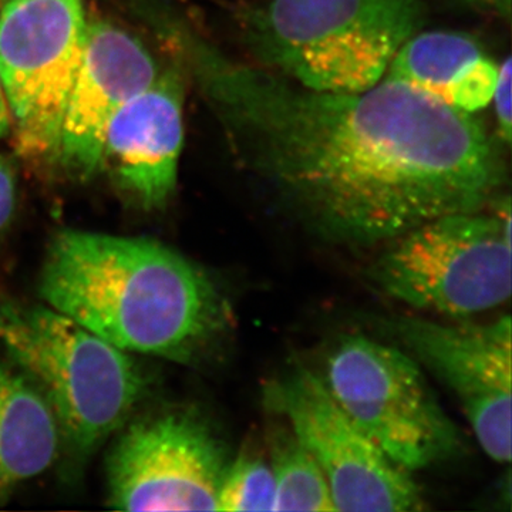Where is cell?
Returning a JSON list of instances; mask_svg holds the SVG:
<instances>
[{"label": "cell", "mask_w": 512, "mask_h": 512, "mask_svg": "<svg viewBox=\"0 0 512 512\" xmlns=\"http://www.w3.org/2000/svg\"><path fill=\"white\" fill-rule=\"evenodd\" d=\"M239 160L319 237L390 242L424 222L481 211L503 165L471 113L384 77L316 92L167 28Z\"/></svg>", "instance_id": "6da1fadb"}, {"label": "cell", "mask_w": 512, "mask_h": 512, "mask_svg": "<svg viewBox=\"0 0 512 512\" xmlns=\"http://www.w3.org/2000/svg\"><path fill=\"white\" fill-rule=\"evenodd\" d=\"M45 305L131 353L191 365L234 326L224 291L160 241L64 229L39 278Z\"/></svg>", "instance_id": "7a4b0ae2"}, {"label": "cell", "mask_w": 512, "mask_h": 512, "mask_svg": "<svg viewBox=\"0 0 512 512\" xmlns=\"http://www.w3.org/2000/svg\"><path fill=\"white\" fill-rule=\"evenodd\" d=\"M0 346L49 403L62 439L87 457L147 392L136 357L47 305H0Z\"/></svg>", "instance_id": "3957f363"}, {"label": "cell", "mask_w": 512, "mask_h": 512, "mask_svg": "<svg viewBox=\"0 0 512 512\" xmlns=\"http://www.w3.org/2000/svg\"><path fill=\"white\" fill-rule=\"evenodd\" d=\"M420 25L417 0H269L247 20L265 69L316 92L359 93L386 76Z\"/></svg>", "instance_id": "277c9868"}, {"label": "cell", "mask_w": 512, "mask_h": 512, "mask_svg": "<svg viewBox=\"0 0 512 512\" xmlns=\"http://www.w3.org/2000/svg\"><path fill=\"white\" fill-rule=\"evenodd\" d=\"M369 278L404 305L450 318L503 305L511 296L510 198L491 215L457 212L404 232Z\"/></svg>", "instance_id": "5b68a950"}, {"label": "cell", "mask_w": 512, "mask_h": 512, "mask_svg": "<svg viewBox=\"0 0 512 512\" xmlns=\"http://www.w3.org/2000/svg\"><path fill=\"white\" fill-rule=\"evenodd\" d=\"M319 375L356 426L404 470L436 466L460 451V431L406 350L346 335Z\"/></svg>", "instance_id": "8992f818"}, {"label": "cell", "mask_w": 512, "mask_h": 512, "mask_svg": "<svg viewBox=\"0 0 512 512\" xmlns=\"http://www.w3.org/2000/svg\"><path fill=\"white\" fill-rule=\"evenodd\" d=\"M83 0H0V76L12 111L16 154L56 170L60 126L82 60Z\"/></svg>", "instance_id": "52a82bcc"}, {"label": "cell", "mask_w": 512, "mask_h": 512, "mask_svg": "<svg viewBox=\"0 0 512 512\" xmlns=\"http://www.w3.org/2000/svg\"><path fill=\"white\" fill-rule=\"evenodd\" d=\"M106 463L117 511H217L227 448L200 413L168 409L124 424Z\"/></svg>", "instance_id": "ba28073f"}, {"label": "cell", "mask_w": 512, "mask_h": 512, "mask_svg": "<svg viewBox=\"0 0 512 512\" xmlns=\"http://www.w3.org/2000/svg\"><path fill=\"white\" fill-rule=\"evenodd\" d=\"M325 474L336 511H420L423 493L413 473L393 463L333 399L322 377L296 366L265 389Z\"/></svg>", "instance_id": "9c48e42d"}, {"label": "cell", "mask_w": 512, "mask_h": 512, "mask_svg": "<svg viewBox=\"0 0 512 512\" xmlns=\"http://www.w3.org/2000/svg\"><path fill=\"white\" fill-rule=\"evenodd\" d=\"M384 328L454 393L485 454L510 463V316L484 325L397 316L387 319Z\"/></svg>", "instance_id": "30bf717a"}, {"label": "cell", "mask_w": 512, "mask_h": 512, "mask_svg": "<svg viewBox=\"0 0 512 512\" xmlns=\"http://www.w3.org/2000/svg\"><path fill=\"white\" fill-rule=\"evenodd\" d=\"M161 70L140 37L111 20L89 19L82 60L63 111L57 171L80 183L97 177L110 121Z\"/></svg>", "instance_id": "8fae6325"}, {"label": "cell", "mask_w": 512, "mask_h": 512, "mask_svg": "<svg viewBox=\"0 0 512 512\" xmlns=\"http://www.w3.org/2000/svg\"><path fill=\"white\" fill-rule=\"evenodd\" d=\"M184 77L165 67L128 100L104 136L100 174L144 211L163 210L173 197L184 143Z\"/></svg>", "instance_id": "7c38bea8"}, {"label": "cell", "mask_w": 512, "mask_h": 512, "mask_svg": "<svg viewBox=\"0 0 512 512\" xmlns=\"http://www.w3.org/2000/svg\"><path fill=\"white\" fill-rule=\"evenodd\" d=\"M498 70L471 37L429 32L406 40L384 77L409 84L454 109L476 113L493 100Z\"/></svg>", "instance_id": "4fadbf2b"}, {"label": "cell", "mask_w": 512, "mask_h": 512, "mask_svg": "<svg viewBox=\"0 0 512 512\" xmlns=\"http://www.w3.org/2000/svg\"><path fill=\"white\" fill-rule=\"evenodd\" d=\"M60 440L59 423L40 390L0 362V504L55 464Z\"/></svg>", "instance_id": "5bb4252c"}, {"label": "cell", "mask_w": 512, "mask_h": 512, "mask_svg": "<svg viewBox=\"0 0 512 512\" xmlns=\"http://www.w3.org/2000/svg\"><path fill=\"white\" fill-rule=\"evenodd\" d=\"M269 446L276 487L274 511H336L325 474L291 427L272 431Z\"/></svg>", "instance_id": "9a60e30c"}, {"label": "cell", "mask_w": 512, "mask_h": 512, "mask_svg": "<svg viewBox=\"0 0 512 512\" xmlns=\"http://www.w3.org/2000/svg\"><path fill=\"white\" fill-rule=\"evenodd\" d=\"M275 476L264 457L245 451L229 461L217 511H274Z\"/></svg>", "instance_id": "2e32d148"}, {"label": "cell", "mask_w": 512, "mask_h": 512, "mask_svg": "<svg viewBox=\"0 0 512 512\" xmlns=\"http://www.w3.org/2000/svg\"><path fill=\"white\" fill-rule=\"evenodd\" d=\"M511 73V59L508 57V59L501 64L500 70H498L497 86H495L493 94L498 130H500V137L503 138L507 144H510L512 133Z\"/></svg>", "instance_id": "e0dca14e"}, {"label": "cell", "mask_w": 512, "mask_h": 512, "mask_svg": "<svg viewBox=\"0 0 512 512\" xmlns=\"http://www.w3.org/2000/svg\"><path fill=\"white\" fill-rule=\"evenodd\" d=\"M18 202V178L10 158L0 154V232L3 231L16 211Z\"/></svg>", "instance_id": "ac0fdd59"}, {"label": "cell", "mask_w": 512, "mask_h": 512, "mask_svg": "<svg viewBox=\"0 0 512 512\" xmlns=\"http://www.w3.org/2000/svg\"><path fill=\"white\" fill-rule=\"evenodd\" d=\"M12 126V111H10L8 96H6L2 76H0V140L12 136Z\"/></svg>", "instance_id": "d6986e66"}, {"label": "cell", "mask_w": 512, "mask_h": 512, "mask_svg": "<svg viewBox=\"0 0 512 512\" xmlns=\"http://www.w3.org/2000/svg\"><path fill=\"white\" fill-rule=\"evenodd\" d=\"M471 2H476L477 5L487 6V8L500 10L501 13L510 12L511 0H471Z\"/></svg>", "instance_id": "ffe728a7"}]
</instances>
